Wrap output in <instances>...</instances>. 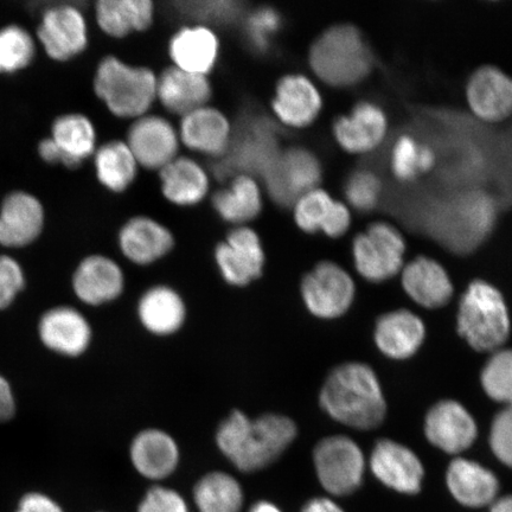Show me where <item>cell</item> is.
I'll return each instance as SVG.
<instances>
[{
	"label": "cell",
	"instance_id": "cell-33",
	"mask_svg": "<svg viewBox=\"0 0 512 512\" xmlns=\"http://www.w3.org/2000/svg\"><path fill=\"white\" fill-rule=\"evenodd\" d=\"M95 15L106 35L123 38L151 27L155 5L151 0H101L96 4Z\"/></svg>",
	"mask_w": 512,
	"mask_h": 512
},
{
	"label": "cell",
	"instance_id": "cell-4",
	"mask_svg": "<svg viewBox=\"0 0 512 512\" xmlns=\"http://www.w3.org/2000/svg\"><path fill=\"white\" fill-rule=\"evenodd\" d=\"M281 131L277 120L261 113H247L233 127L228 150L214 164L221 181L246 175L264 177L278 157Z\"/></svg>",
	"mask_w": 512,
	"mask_h": 512
},
{
	"label": "cell",
	"instance_id": "cell-25",
	"mask_svg": "<svg viewBox=\"0 0 512 512\" xmlns=\"http://www.w3.org/2000/svg\"><path fill=\"white\" fill-rule=\"evenodd\" d=\"M213 96L208 76L192 74L174 66L157 78V99L166 111L187 115L206 107Z\"/></svg>",
	"mask_w": 512,
	"mask_h": 512
},
{
	"label": "cell",
	"instance_id": "cell-47",
	"mask_svg": "<svg viewBox=\"0 0 512 512\" xmlns=\"http://www.w3.org/2000/svg\"><path fill=\"white\" fill-rule=\"evenodd\" d=\"M351 224L350 208L347 204L335 201L322 232L329 238L337 239L348 232Z\"/></svg>",
	"mask_w": 512,
	"mask_h": 512
},
{
	"label": "cell",
	"instance_id": "cell-17",
	"mask_svg": "<svg viewBox=\"0 0 512 512\" xmlns=\"http://www.w3.org/2000/svg\"><path fill=\"white\" fill-rule=\"evenodd\" d=\"M46 226V210L40 198L14 191L0 206V245L23 248L40 238Z\"/></svg>",
	"mask_w": 512,
	"mask_h": 512
},
{
	"label": "cell",
	"instance_id": "cell-11",
	"mask_svg": "<svg viewBox=\"0 0 512 512\" xmlns=\"http://www.w3.org/2000/svg\"><path fill=\"white\" fill-rule=\"evenodd\" d=\"M37 38L51 60H73L88 46L86 18L75 6H54L44 12L37 28Z\"/></svg>",
	"mask_w": 512,
	"mask_h": 512
},
{
	"label": "cell",
	"instance_id": "cell-27",
	"mask_svg": "<svg viewBox=\"0 0 512 512\" xmlns=\"http://www.w3.org/2000/svg\"><path fill=\"white\" fill-rule=\"evenodd\" d=\"M402 285L415 303L427 309L446 305L453 294L445 268L426 256H419L403 268Z\"/></svg>",
	"mask_w": 512,
	"mask_h": 512
},
{
	"label": "cell",
	"instance_id": "cell-9",
	"mask_svg": "<svg viewBox=\"0 0 512 512\" xmlns=\"http://www.w3.org/2000/svg\"><path fill=\"white\" fill-rule=\"evenodd\" d=\"M317 477L323 488L334 496H347L362 483L364 457L354 441L336 435L325 438L313 452Z\"/></svg>",
	"mask_w": 512,
	"mask_h": 512
},
{
	"label": "cell",
	"instance_id": "cell-2",
	"mask_svg": "<svg viewBox=\"0 0 512 512\" xmlns=\"http://www.w3.org/2000/svg\"><path fill=\"white\" fill-rule=\"evenodd\" d=\"M319 399L332 419L356 430H373L386 416L380 383L366 364L347 363L332 370Z\"/></svg>",
	"mask_w": 512,
	"mask_h": 512
},
{
	"label": "cell",
	"instance_id": "cell-31",
	"mask_svg": "<svg viewBox=\"0 0 512 512\" xmlns=\"http://www.w3.org/2000/svg\"><path fill=\"white\" fill-rule=\"evenodd\" d=\"M138 316L151 334L168 336L182 328L187 309L174 288L160 285L151 287L140 298Z\"/></svg>",
	"mask_w": 512,
	"mask_h": 512
},
{
	"label": "cell",
	"instance_id": "cell-23",
	"mask_svg": "<svg viewBox=\"0 0 512 512\" xmlns=\"http://www.w3.org/2000/svg\"><path fill=\"white\" fill-rule=\"evenodd\" d=\"M232 132L226 115L206 106L182 117L179 139L189 150L219 159L228 150Z\"/></svg>",
	"mask_w": 512,
	"mask_h": 512
},
{
	"label": "cell",
	"instance_id": "cell-6",
	"mask_svg": "<svg viewBox=\"0 0 512 512\" xmlns=\"http://www.w3.org/2000/svg\"><path fill=\"white\" fill-rule=\"evenodd\" d=\"M458 331L477 351H495L510 334L507 305L497 288L476 280L460 300Z\"/></svg>",
	"mask_w": 512,
	"mask_h": 512
},
{
	"label": "cell",
	"instance_id": "cell-5",
	"mask_svg": "<svg viewBox=\"0 0 512 512\" xmlns=\"http://www.w3.org/2000/svg\"><path fill=\"white\" fill-rule=\"evenodd\" d=\"M94 92L115 117L142 118L157 99V76L150 69L107 56L96 68Z\"/></svg>",
	"mask_w": 512,
	"mask_h": 512
},
{
	"label": "cell",
	"instance_id": "cell-44",
	"mask_svg": "<svg viewBox=\"0 0 512 512\" xmlns=\"http://www.w3.org/2000/svg\"><path fill=\"white\" fill-rule=\"evenodd\" d=\"M25 274L19 262L8 255H0V310L6 309L23 291Z\"/></svg>",
	"mask_w": 512,
	"mask_h": 512
},
{
	"label": "cell",
	"instance_id": "cell-3",
	"mask_svg": "<svg viewBox=\"0 0 512 512\" xmlns=\"http://www.w3.org/2000/svg\"><path fill=\"white\" fill-rule=\"evenodd\" d=\"M312 72L326 85L348 88L366 80L375 67V55L354 24L332 25L320 34L309 51Z\"/></svg>",
	"mask_w": 512,
	"mask_h": 512
},
{
	"label": "cell",
	"instance_id": "cell-40",
	"mask_svg": "<svg viewBox=\"0 0 512 512\" xmlns=\"http://www.w3.org/2000/svg\"><path fill=\"white\" fill-rule=\"evenodd\" d=\"M485 393L492 400L512 406V350H499L482 373Z\"/></svg>",
	"mask_w": 512,
	"mask_h": 512
},
{
	"label": "cell",
	"instance_id": "cell-42",
	"mask_svg": "<svg viewBox=\"0 0 512 512\" xmlns=\"http://www.w3.org/2000/svg\"><path fill=\"white\" fill-rule=\"evenodd\" d=\"M381 192V179L370 170L352 172L344 184V195L348 203L362 213H368L377 207Z\"/></svg>",
	"mask_w": 512,
	"mask_h": 512
},
{
	"label": "cell",
	"instance_id": "cell-8",
	"mask_svg": "<svg viewBox=\"0 0 512 512\" xmlns=\"http://www.w3.org/2000/svg\"><path fill=\"white\" fill-rule=\"evenodd\" d=\"M406 241L400 230L388 222H374L366 232L355 236L352 255L356 270L369 281L393 278L401 271Z\"/></svg>",
	"mask_w": 512,
	"mask_h": 512
},
{
	"label": "cell",
	"instance_id": "cell-46",
	"mask_svg": "<svg viewBox=\"0 0 512 512\" xmlns=\"http://www.w3.org/2000/svg\"><path fill=\"white\" fill-rule=\"evenodd\" d=\"M490 445L496 457L512 467V406L496 416L491 427Z\"/></svg>",
	"mask_w": 512,
	"mask_h": 512
},
{
	"label": "cell",
	"instance_id": "cell-52",
	"mask_svg": "<svg viewBox=\"0 0 512 512\" xmlns=\"http://www.w3.org/2000/svg\"><path fill=\"white\" fill-rule=\"evenodd\" d=\"M248 512H283L278 507L277 504L273 502L266 501V499H262V501L255 502L251 508H249Z\"/></svg>",
	"mask_w": 512,
	"mask_h": 512
},
{
	"label": "cell",
	"instance_id": "cell-16",
	"mask_svg": "<svg viewBox=\"0 0 512 512\" xmlns=\"http://www.w3.org/2000/svg\"><path fill=\"white\" fill-rule=\"evenodd\" d=\"M271 107L278 124L305 128L319 117L323 110V98L307 76L288 74L278 81Z\"/></svg>",
	"mask_w": 512,
	"mask_h": 512
},
{
	"label": "cell",
	"instance_id": "cell-7",
	"mask_svg": "<svg viewBox=\"0 0 512 512\" xmlns=\"http://www.w3.org/2000/svg\"><path fill=\"white\" fill-rule=\"evenodd\" d=\"M322 176V164L315 153L294 146L280 151L262 179L272 201L291 208L306 192L319 188Z\"/></svg>",
	"mask_w": 512,
	"mask_h": 512
},
{
	"label": "cell",
	"instance_id": "cell-41",
	"mask_svg": "<svg viewBox=\"0 0 512 512\" xmlns=\"http://www.w3.org/2000/svg\"><path fill=\"white\" fill-rule=\"evenodd\" d=\"M177 10L198 25L209 28L211 25H228L241 17L242 4L228 0L214 2H183L177 3Z\"/></svg>",
	"mask_w": 512,
	"mask_h": 512
},
{
	"label": "cell",
	"instance_id": "cell-34",
	"mask_svg": "<svg viewBox=\"0 0 512 512\" xmlns=\"http://www.w3.org/2000/svg\"><path fill=\"white\" fill-rule=\"evenodd\" d=\"M213 207L222 220L241 227L256 219L264 207L260 185L254 177L235 176L213 196Z\"/></svg>",
	"mask_w": 512,
	"mask_h": 512
},
{
	"label": "cell",
	"instance_id": "cell-26",
	"mask_svg": "<svg viewBox=\"0 0 512 512\" xmlns=\"http://www.w3.org/2000/svg\"><path fill=\"white\" fill-rule=\"evenodd\" d=\"M169 54L174 67L188 73L208 76L219 60V38L210 28L191 25L172 36Z\"/></svg>",
	"mask_w": 512,
	"mask_h": 512
},
{
	"label": "cell",
	"instance_id": "cell-45",
	"mask_svg": "<svg viewBox=\"0 0 512 512\" xmlns=\"http://www.w3.org/2000/svg\"><path fill=\"white\" fill-rule=\"evenodd\" d=\"M137 512H190V509L178 491L156 485L146 492Z\"/></svg>",
	"mask_w": 512,
	"mask_h": 512
},
{
	"label": "cell",
	"instance_id": "cell-43",
	"mask_svg": "<svg viewBox=\"0 0 512 512\" xmlns=\"http://www.w3.org/2000/svg\"><path fill=\"white\" fill-rule=\"evenodd\" d=\"M279 28L280 17L277 11L270 8L255 10L246 21L245 34L249 46L259 53H265Z\"/></svg>",
	"mask_w": 512,
	"mask_h": 512
},
{
	"label": "cell",
	"instance_id": "cell-51",
	"mask_svg": "<svg viewBox=\"0 0 512 512\" xmlns=\"http://www.w3.org/2000/svg\"><path fill=\"white\" fill-rule=\"evenodd\" d=\"M302 512H344L335 502L325 497L313 498L307 502Z\"/></svg>",
	"mask_w": 512,
	"mask_h": 512
},
{
	"label": "cell",
	"instance_id": "cell-30",
	"mask_svg": "<svg viewBox=\"0 0 512 512\" xmlns=\"http://www.w3.org/2000/svg\"><path fill=\"white\" fill-rule=\"evenodd\" d=\"M447 485L459 503L470 508L490 504L499 489L495 473L470 460H453L447 471Z\"/></svg>",
	"mask_w": 512,
	"mask_h": 512
},
{
	"label": "cell",
	"instance_id": "cell-22",
	"mask_svg": "<svg viewBox=\"0 0 512 512\" xmlns=\"http://www.w3.org/2000/svg\"><path fill=\"white\" fill-rule=\"evenodd\" d=\"M174 246V235L162 223L151 217H133L120 229L121 253L139 266L151 265L164 258Z\"/></svg>",
	"mask_w": 512,
	"mask_h": 512
},
{
	"label": "cell",
	"instance_id": "cell-15",
	"mask_svg": "<svg viewBox=\"0 0 512 512\" xmlns=\"http://www.w3.org/2000/svg\"><path fill=\"white\" fill-rule=\"evenodd\" d=\"M126 144L138 165L160 171L177 158L179 136L168 120L158 115H144L128 130Z\"/></svg>",
	"mask_w": 512,
	"mask_h": 512
},
{
	"label": "cell",
	"instance_id": "cell-29",
	"mask_svg": "<svg viewBox=\"0 0 512 512\" xmlns=\"http://www.w3.org/2000/svg\"><path fill=\"white\" fill-rule=\"evenodd\" d=\"M166 200L179 207L202 202L209 191V176L202 166L188 157H177L159 171Z\"/></svg>",
	"mask_w": 512,
	"mask_h": 512
},
{
	"label": "cell",
	"instance_id": "cell-12",
	"mask_svg": "<svg viewBox=\"0 0 512 512\" xmlns=\"http://www.w3.org/2000/svg\"><path fill=\"white\" fill-rule=\"evenodd\" d=\"M215 260L224 280L233 286H247L261 277L266 264L258 233L241 226L230 230L215 249Z\"/></svg>",
	"mask_w": 512,
	"mask_h": 512
},
{
	"label": "cell",
	"instance_id": "cell-18",
	"mask_svg": "<svg viewBox=\"0 0 512 512\" xmlns=\"http://www.w3.org/2000/svg\"><path fill=\"white\" fill-rule=\"evenodd\" d=\"M426 437L446 453L458 454L469 448L477 438L475 420L456 401H441L427 414Z\"/></svg>",
	"mask_w": 512,
	"mask_h": 512
},
{
	"label": "cell",
	"instance_id": "cell-36",
	"mask_svg": "<svg viewBox=\"0 0 512 512\" xmlns=\"http://www.w3.org/2000/svg\"><path fill=\"white\" fill-rule=\"evenodd\" d=\"M96 177L112 192H124L136 181L138 163L130 147L121 140H112L94 153Z\"/></svg>",
	"mask_w": 512,
	"mask_h": 512
},
{
	"label": "cell",
	"instance_id": "cell-1",
	"mask_svg": "<svg viewBox=\"0 0 512 512\" xmlns=\"http://www.w3.org/2000/svg\"><path fill=\"white\" fill-rule=\"evenodd\" d=\"M297 437V426L287 416L264 414L251 419L233 411L216 433L223 456L236 470L253 473L278 460Z\"/></svg>",
	"mask_w": 512,
	"mask_h": 512
},
{
	"label": "cell",
	"instance_id": "cell-37",
	"mask_svg": "<svg viewBox=\"0 0 512 512\" xmlns=\"http://www.w3.org/2000/svg\"><path fill=\"white\" fill-rule=\"evenodd\" d=\"M437 164V152L430 144L422 143L412 134H402L392 147L389 168L401 182L415 181L430 172Z\"/></svg>",
	"mask_w": 512,
	"mask_h": 512
},
{
	"label": "cell",
	"instance_id": "cell-14",
	"mask_svg": "<svg viewBox=\"0 0 512 512\" xmlns=\"http://www.w3.org/2000/svg\"><path fill=\"white\" fill-rule=\"evenodd\" d=\"M386 112L375 102L363 100L347 114L339 115L332 133L339 146L352 155H362L376 149L388 133Z\"/></svg>",
	"mask_w": 512,
	"mask_h": 512
},
{
	"label": "cell",
	"instance_id": "cell-38",
	"mask_svg": "<svg viewBox=\"0 0 512 512\" xmlns=\"http://www.w3.org/2000/svg\"><path fill=\"white\" fill-rule=\"evenodd\" d=\"M36 56L34 37L19 25L0 29V74H15L28 68Z\"/></svg>",
	"mask_w": 512,
	"mask_h": 512
},
{
	"label": "cell",
	"instance_id": "cell-28",
	"mask_svg": "<svg viewBox=\"0 0 512 512\" xmlns=\"http://www.w3.org/2000/svg\"><path fill=\"white\" fill-rule=\"evenodd\" d=\"M424 339V323L414 313L406 310L387 313L376 325L377 347L394 360H406L414 355Z\"/></svg>",
	"mask_w": 512,
	"mask_h": 512
},
{
	"label": "cell",
	"instance_id": "cell-20",
	"mask_svg": "<svg viewBox=\"0 0 512 512\" xmlns=\"http://www.w3.org/2000/svg\"><path fill=\"white\" fill-rule=\"evenodd\" d=\"M125 288L120 266L105 255H91L80 262L73 277V290L81 302L98 306L119 298Z\"/></svg>",
	"mask_w": 512,
	"mask_h": 512
},
{
	"label": "cell",
	"instance_id": "cell-10",
	"mask_svg": "<svg viewBox=\"0 0 512 512\" xmlns=\"http://www.w3.org/2000/svg\"><path fill=\"white\" fill-rule=\"evenodd\" d=\"M302 296L313 316L337 318L349 310L355 296V284L341 266L323 261L305 275Z\"/></svg>",
	"mask_w": 512,
	"mask_h": 512
},
{
	"label": "cell",
	"instance_id": "cell-35",
	"mask_svg": "<svg viewBox=\"0 0 512 512\" xmlns=\"http://www.w3.org/2000/svg\"><path fill=\"white\" fill-rule=\"evenodd\" d=\"M192 496L198 512H242L245 505L239 480L222 471L209 472L198 480Z\"/></svg>",
	"mask_w": 512,
	"mask_h": 512
},
{
	"label": "cell",
	"instance_id": "cell-13",
	"mask_svg": "<svg viewBox=\"0 0 512 512\" xmlns=\"http://www.w3.org/2000/svg\"><path fill=\"white\" fill-rule=\"evenodd\" d=\"M467 106L479 120L496 124L512 115V78L496 66H482L466 82Z\"/></svg>",
	"mask_w": 512,
	"mask_h": 512
},
{
	"label": "cell",
	"instance_id": "cell-39",
	"mask_svg": "<svg viewBox=\"0 0 512 512\" xmlns=\"http://www.w3.org/2000/svg\"><path fill=\"white\" fill-rule=\"evenodd\" d=\"M335 201L329 192L322 188L310 190L294 203V221L304 233L322 232Z\"/></svg>",
	"mask_w": 512,
	"mask_h": 512
},
{
	"label": "cell",
	"instance_id": "cell-21",
	"mask_svg": "<svg viewBox=\"0 0 512 512\" xmlns=\"http://www.w3.org/2000/svg\"><path fill=\"white\" fill-rule=\"evenodd\" d=\"M371 470L384 485L401 494H418L424 478V467L407 447L390 440L376 445L371 456Z\"/></svg>",
	"mask_w": 512,
	"mask_h": 512
},
{
	"label": "cell",
	"instance_id": "cell-19",
	"mask_svg": "<svg viewBox=\"0 0 512 512\" xmlns=\"http://www.w3.org/2000/svg\"><path fill=\"white\" fill-rule=\"evenodd\" d=\"M38 332L48 349L63 356L82 355L92 341V329L86 317L68 306L55 307L44 313Z\"/></svg>",
	"mask_w": 512,
	"mask_h": 512
},
{
	"label": "cell",
	"instance_id": "cell-50",
	"mask_svg": "<svg viewBox=\"0 0 512 512\" xmlns=\"http://www.w3.org/2000/svg\"><path fill=\"white\" fill-rule=\"evenodd\" d=\"M38 155L46 163L62 164L61 153L51 138L41 140L40 144H38Z\"/></svg>",
	"mask_w": 512,
	"mask_h": 512
},
{
	"label": "cell",
	"instance_id": "cell-32",
	"mask_svg": "<svg viewBox=\"0 0 512 512\" xmlns=\"http://www.w3.org/2000/svg\"><path fill=\"white\" fill-rule=\"evenodd\" d=\"M51 140L59 149L62 165L76 169L95 153L96 131L91 120L80 113L63 114L51 126Z\"/></svg>",
	"mask_w": 512,
	"mask_h": 512
},
{
	"label": "cell",
	"instance_id": "cell-48",
	"mask_svg": "<svg viewBox=\"0 0 512 512\" xmlns=\"http://www.w3.org/2000/svg\"><path fill=\"white\" fill-rule=\"evenodd\" d=\"M16 512H64L54 499L40 494V492H30L19 501Z\"/></svg>",
	"mask_w": 512,
	"mask_h": 512
},
{
	"label": "cell",
	"instance_id": "cell-24",
	"mask_svg": "<svg viewBox=\"0 0 512 512\" xmlns=\"http://www.w3.org/2000/svg\"><path fill=\"white\" fill-rule=\"evenodd\" d=\"M179 448L174 438L158 428H149L133 439L130 458L140 476L159 482L174 475L179 464Z\"/></svg>",
	"mask_w": 512,
	"mask_h": 512
},
{
	"label": "cell",
	"instance_id": "cell-49",
	"mask_svg": "<svg viewBox=\"0 0 512 512\" xmlns=\"http://www.w3.org/2000/svg\"><path fill=\"white\" fill-rule=\"evenodd\" d=\"M16 413V401L10 383L0 375V422L9 421Z\"/></svg>",
	"mask_w": 512,
	"mask_h": 512
},
{
	"label": "cell",
	"instance_id": "cell-53",
	"mask_svg": "<svg viewBox=\"0 0 512 512\" xmlns=\"http://www.w3.org/2000/svg\"><path fill=\"white\" fill-rule=\"evenodd\" d=\"M490 512H512V496L498 499L497 502L492 504Z\"/></svg>",
	"mask_w": 512,
	"mask_h": 512
}]
</instances>
